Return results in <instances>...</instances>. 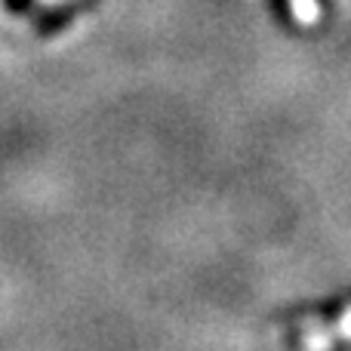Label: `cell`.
Wrapping results in <instances>:
<instances>
[{
  "instance_id": "cell-2",
  "label": "cell",
  "mask_w": 351,
  "mask_h": 351,
  "mask_svg": "<svg viewBox=\"0 0 351 351\" xmlns=\"http://www.w3.org/2000/svg\"><path fill=\"white\" fill-rule=\"evenodd\" d=\"M37 6H43V10H56V6H65V3H71V0H34Z\"/></svg>"
},
{
  "instance_id": "cell-1",
  "label": "cell",
  "mask_w": 351,
  "mask_h": 351,
  "mask_svg": "<svg viewBox=\"0 0 351 351\" xmlns=\"http://www.w3.org/2000/svg\"><path fill=\"white\" fill-rule=\"evenodd\" d=\"M290 3V12H293V22L302 25V28H315L321 22V6L317 0H287Z\"/></svg>"
}]
</instances>
